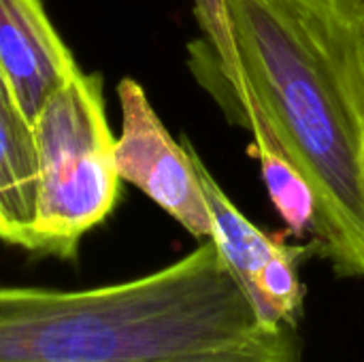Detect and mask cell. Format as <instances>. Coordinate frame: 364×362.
I'll return each mask as SVG.
<instances>
[{"label":"cell","mask_w":364,"mask_h":362,"mask_svg":"<svg viewBox=\"0 0 364 362\" xmlns=\"http://www.w3.org/2000/svg\"><path fill=\"white\" fill-rule=\"evenodd\" d=\"M38 156L36 256L75 260L83 237L119 201L115 137L109 128L102 77L77 73L55 90L32 122Z\"/></svg>","instance_id":"cell-3"},{"label":"cell","mask_w":364,"mask_h":362,"mask_svg":"<svg viewBox=\"0 0 364 362\" xmlns=\"http://www.w3.org/2000/svg\"><path fill=\"white\" fill-rule=\"evenodd\" d=\"M0 90H4V92H6V87H4V83H2V79H0ZM6 94H9V92H6Z\"/></svg>","instance_id":"cell-10"},{"label":"cell","mask_w":364,"mask_h":362,"mask_svg":"<svg viewBox=\"0 0 364 362\" xmlns=\"http://www.w3.org/2000/svg\"><path fill=\"white\" fill-rule=\"evenodd\" d=\"M194 15L203 38L190 43V68L194 77L215 75L230 83L237 81V60L226 26L224 0H194Z\"/></svg>","instance_id":"cell-8"},{"label":"cell","mask_w":364,"mask_h":362,"mask_svg":"<svg viewBox=\"0 0 364 362\" xmlns=\"http://www.w3.org/2000/svg\"><path fill=\"white\" fill-rule=\"evenodd\" d=\"M38 156L32 124L0 90V241L32 254Z\"/></svg>","instance_id":"cell-6"},{"label":"cell","mask_w":364,"mask_h":362,"mask_svg":"<svg viewBox=\"0 0 364 362\" xmlns=\"http://www.w3.org/2000/svg\"><path fill=\"white\" fill-rule=\"evenodd\" d=\"M237 81L198 77L230 117L252 105L316 198L311 252L364 277V0H224Z\"/></svg>","instance_id":"cell-1"},{"label":"cell","mask_w":364,"mask_h":362,"mask_svg":"<svg viewBox=\"0 0 364 362\" xmlns=\"http://www.w3.org/2000/svg\"><path fill=\"white\" fill-rule=\"evenodd\" d=\"M77 68L41 0H0V79L30 124Z\"/></svg>","instance_id":"cell-5"},{"label":"cell","mask_w":364,"mask_h":362,"mask_svg":"<svg viewBox=\"0 0 364 362\" xmlns=\"http://www.w3.org/2000/svg\"><path fill=\"white\" fill-rule=\"evenodd\" d=\"M158 362H303V352L299 326H286L245 348Z\"/></svg>","instance_id":"cell-9"},{"label":"cell","mask_w":364,"mask_h":362,"mask_svg":"<svg viewBox=\"0 0 364 362\" xmlns=\"http://www.w3.org/2000/svg\"><path fill=\"white\" fill-rule=\"evenodd\" d=\"M117 98L122 134L115 139V164L122 181L136 186L190 235L211 239L213 213L188 145L171 137L139 81L122 79Z\"/></svg>","instance_id":"cell-4"},{"label":"cell","mask_w":364,"mask_h":362,"mask_svg":"<svg viewBox=\"0 0 364 362\" xmlns=\"http://www.w3.org/2000/svg\"><path fill=\"white\" fill-rule=\"evenodd\" d=\"M277 331L262 326L213 239L122 284L0 286V362L173 361L245 348Z\"/></svg>","instance_id":"cell-2"},{"label":"cell","mask_w":364,"mask_h":362,"mask_svg":"<svg viewBox=\"0 0 364 362\" xmlns=\"http://www.w3.org/2000/svg\"><path fill=\"white\" fill-rule=\"evenodd\" d=\"M228 119L252 130V154L260 160L262 179L282 220L294 235H305L307 230H311L316 218L314 192L305 177L282 154L275 134L271 132L264 117L252 105H239Z\"/></svg>","instance_id":"cell-7"}]
</instances>
